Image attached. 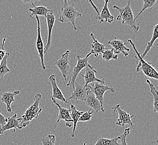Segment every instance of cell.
I'll use <instances>...</instances> for the list:
<instances>
[{"label":"cell","mask_w":158,"mask_h":145,"mask_svg":"<svg viewBox=\"0 0 158 145\" xmlns=\"http://www.w3.org/2000/svg\"><path fill=\"white\" fill-rule=\"evenodd\" d=\"M41 100L42 94L37 93L35 96L34 102L27 109L24 115L18 118L19 120L20 121V125L22 129L27 127L34 119L38 118L39 117L40 113L42 111V108L40 107V103Z\"/></svg>","instance_id":"6da1fadb"},{"label":"cell","mask_w":158,"mask_h":145,"mask_svg":"<svg viewBox=\"0 0 158 145\" xmlns=\"http://www.w3.org/2000/svg\"><path fill=\"white\" fill-rule=\"evenodd\" d=\"M113 9L118 11L119 15L117 18V20H121L122 24L127 25L137 33L139 30V26L136 24L134 18V14L130 6V0H128L127 5L123 7H119L116 5L113 6Z\"/></svg>","instance_id":"7a4b0ae2"},{"label":"cell","mask_w":158,"mask_h":145,"mask_svg":"<svg viewBox=\"0 0 158 145\" xmlns=\"http://www.w3.org/2000/svg\"><path fill=\"white\" fill-rule=\"evenodd\" d=\"M128 42L132 46L134 51L136 54V55L135 56V58L137 59V61H139V63L137 64V67L136 68V72H139L140 70H141L143 73L148 78L154 79L155 80H158V72L155 68L152 67V64L150 63L146 62V61H144L143 58L141 57V54L137 51V49L136 48L135 45L132 40H128Z\"/></svg>","instance_id":"3957f363"},{"label":"cell","mask_w":158,"mask_h":145,"mask_svg":"<svg viewBox=\"0 0 158 145\" xmlns=\"http://www.w3.org/2000/svg\"><path fill=\"white\" fill-rule=\"evenodd\" d=\"M81 16V13L78 11L73 4H67L62 7L61 15L58 20L62 22H71L74 30H77L78 27L75 25V20L77 17H80Z\"/></svg>","instance_id":"277c9868"},{"label":"cell","mask_w":158,"mask_h":145,"mask_svg":"<svg viewBox=\"0 0 158 145\" xmlns=\"http://www.w3.org/2000/svg\"><path fill=\"white\" fill-rule=\"evenodd\" d=\"M90 88L92 92L94 93L95 97L97 98L98 100L99 101L102 109V112H105V109L104 108V94L106 91H110L112 93H114L116 92L115 89L112 87H109L108 85L100 83L98 82H94L91 84L88 85Z\"/></svg>","instance_id":"5b68a950"},{"label":"cell","mask_w":158,"mask_h":145,"mask_svg":"<svg viewBox=\"0 0 158 145\" xmlns=\"http://www.w3.org/2000/svg\"><path fill=\"white\" fill-rule=\"evenodd\" d=\"M90 55L91 54L90 53H89L84 58L80 57L79 55L76 56V59H77V62L76 64V66L73 67V72H72L71 78L67 84V86H69L71 84L73 85V91L75 89V83H76L77 76L79 75L80 72L89 64L88 63V59Z\"/></svg>","instance_id":"8992f818"},{"label":"cell","mask_w":158,"mask_h":145,"mask_svg":"<svg viewBox=\"0 0 158 145\" xmlns=\"http://www.w3.org/2000/svg\"><path fill=\"white\" fill-rule=\"evenodd\" d=\"M113 111L117 112L118 115V118L116 121V124L117 126L119 127H124L126 124H129L131 127L133 126L132 122L131 121V118L134 117V115H130L125 110L121 108L120 104H117L115 107L112 108Z\"/></svg>","instance_id":"52a82bcc"},{"label":"cell","mask_w":158,"mask_h":145,"mask_svg":"<svg viewBox=\"0 0 158 145\" xmlns=\"http://www.w3.org/2000/svg\"><path fill=\"white\" fill-rule=\"evenodd\" d=\"M70 52L66 50L65 53L62 55L59 59L55 62V65L58 67V69L61 72L62 76L65 82L67 81V76L70 69V64L69 57Z\"/></svg>","instance_id":"ba28073f"},{"label":"cell","mask_w":158,"mask_h":145,"mask_svg":"<svg viewBox=\"0 0 158 145\" xmlns=\"http://www.w3.org/2000/svg\"><path fill=\"white\" fill-rule=\"evenodd\" d=\"M35 18L37 21V38L36 41V48L39 54V57L40 59V67L43 69L46 70V67L44 64V44L43 41L42 35H41V31H40V18L38 16H35Z\"/></svg>","instance_id":"9c48e42d"},{"label":"cell","mask_w":158,"mask_h":145,"mask_svg":"<svg viewBox=\"0 0 158 145\" xmlns=\"http://www.w3.org/2000/svg\"><path fill=\"white\" fill-rule=\"evenodd\" d=\"M17 129L22 130L20 125V121L18 118V115L15 113L9 118H7L5 124L0 127V136L8 130H11L12 133H15Z\"/></svg>","instance_id":"30bf717a"},{"label":"cell","mask_w":158,"mask_h":145,"mask_svg":"<svg viewBox=\"0 0 158 145\" xmlns=\"http://www.w3.org/2000/svg\"><path fill=\"white\" fill-rule=\"evenodd\" d=\"M97 73V70L94 68V67L91 66L90 64H89L87 67L85 68V74L83 75L81 74V76L84 79L85 84L84 87H86L89 84H91L94 82H98L100 83L104 84V79H99L95 76V74Z\"/></svg>","instance_id":"8fae6325"},{"label":"cell","mask_w":158,"mask_h":145,"mask_svg":"<svg viewBox=\"0 0 158 145\" xmlns=\"http://www.w3.org/2000/svg\"><path fill=\"white\" fill-rule=\"evenodd\" d=\"M52 102L57 106L59 113H58V118L57 120V123H58L61 120H64L66 122V126L68 127H71L73 126V120L70 116L69 109L64 108L56 102V100L53 98H51Z\"/></svg>","instance_id":"7c38bea8"},{"label":"cell","mask_w":158,"mask_h":145,"mask_svg":"<svg viewBox=\"0 0 158 145\" xmlns=\"http://www.w3.org/2000/svg\"><path fill=\"white\" fill-rule=\"evenodd\" d=\"M49 82L47 83H49L51 85L52 88V96L51 97V98L60 100L64 103H68V101L64 97V94L62 93L60 88H59L57 85L56 76L54 74H52L49 77Z\"/></svg>","instance_id":"4fadbf2b"},{"label":"cell","mask_w":158,"mask_h":145,"mask_svg":"<svg viewBox=\"0 0 158 145\" xmlns=\"http://www.w3.org/2000/svg\"><path fill=\"white\" fill-rule=\"evenodd\" d=\"M46 18L47 20V27H48V39H47V44L44 49V53L47 54L48 50L51 45L52 30H53V28L56 21V18L53 14V11L48 13L47 15Z\"/></svg>","instance_id":"5bb4252c"},{"label":"cell","mask_w":158,"mask_h":145,"mask_svg":"<svg viewBox=\"0 0 158 145\" xmlns=\"http://www.w3.org/2000/svg\"><path fill=\"white\" fill-rule=\"evenodd\" d=\"M108 44L112 47L113 52L115 54L117 55L122 53L124 55L125 57H127L129 55V52L130 49L126 46V44L121 40L115 39L108 42Z\"/></svg>","instance_id":"9a60e30c"},{"label":"cell","mask_w":158,"mask_h":145,"mask_svg":"<svg viewBox=\"0 0 158 145\" xmlns=\"http://www.w3.org/2000/svg\"><path fill=\"white\" fill-rule=\"evenodd\" d=\"M86 87L88 88V94L84 100L86 104L89 107H90L91 109H94L96 113L102 111V109L99 101L98 100L94 93L92 92L89 86L88 85Z\"/></svg>","instance_id":"2e32d148"},{"label":"cell","mask_w":158,"mask_h":145,"mask_svg":"<svg viewBox=\"0 0 158 145\" xmlns=\"http://www.w3.org/2000/svg\"><path fill=\"white\" fill-rule=\"evenodd\" d=\"M20 91H13L11 92H6L2 93L1 100L4 103L6 107V110L8 113L12 111V104L15 101V97L20 94Z\"/></svg>","instance_id":"e0dca14e"},{"label":"cell","mask_w":158,"mask_h":145,"mask_svg":"<svg viewBox=\"0 0 158 145\" xmlns=\"http://www.w3.org/2000/svg\"><path fill=\"white\" fill-rule=\"evenodd\" d=\"M75 85L76 87H75L73 93L67 100V101L70 100L84 101L88 94V88L77 83H75Z\"/></svg>","instance_id":"ac0fdd59"},{"label":"cell","mask_w":158,"mask_h":145,"mask_svg":"<svg viewBox=\"0 0 158 145\" xmlns=\"http://www.w3.org/2000/svg\"><path fill=\"white\" fill-rule=\"evenodd\" d=\"M110 2V0H104V5L99 13L98 18L99 19V24L102 22H108L111 24L114 21V17L110 13L108 4Z\"/></svg>","instance_id":"d6986e66"},{"label":"cell","mask_w":158,"mask_h":145,"mask_svg":"<svg viewBox=\"0 0 158 145\" xmlns=\"http://www.w3.org/2000/svg\"><path fill=\"white\" fill-rule=\"evenodd\" d=\"M90 36L93 40V42L90 45L91 47V52H90L89 53L91 55H94L95 57H98L99 55L101 54H102L103 52L106 48L105 47L104 45L99 42L96 39V38H95V37L93 33H90Z\"/></svg>","instance_id":"ffe728a7"},{"label":"cell","mask_w":158,"mask_h":145,"mask_svg":"<svg viewBox=\"0 0 158 145\" xmlns=\"http://www.w3.org/2000/svg\"><path fill=\"white\" fill-rule=\"evenodd\" d=\"M69 111H70L71 117L73 120V130L71 136L72 137H74L75 131H76V126L78 123L79 118L84 112L78 111L76 108V106L73 104L70 105Z\"/></svg>","instance_id":"44dd1931"},{"label":"cell","mask_w":158,"mask_h":145,"mask_svg":"<svg viewBox=\"0 0 158 145\" xmlns=\"http://www.w3.org/2000/svg\"><path fill=\"white\" fill-rule=\"evenodd\" d=\"M31 4L34 7L33 9H28V11L31 12L30 17L31 18L34 19V16L35 17V16H44L46 18L47 15L48 13L53 12L52 10H49L44 6H35L33 3H32Z\"/></svg>","instance_id":"7402d4cb"},{"label":"cell","mask_w":158,"mask_h":145,"mask_svg":"<svg viewBox=\"0 0 158 145\" xmlns=\"http://www.w3.org/2000/svg\"><path fill=\"white\" fill-rule=\"evenodd\" d=\"M158 24H156L155 26L154 27L153 29V33H152V36L150 41L148 42V44L146 46V48L145 49L144 52H143V54L141 55V57L143 58L146 56V54L149 53L150 49L153 47V44L156 41V40L158 39Z\"/></svg>","instance_id":"603a6c76"},{"label":"cell","mask_w":158,"mask_h":145,"mask_svg":"<svg viewBox=\"0 0 158 145\" xmlns=\"http://www.w3.org/2000/svg\"><path fill=\"white\" fill-rule=\"evenodd\" d=\"M146 83L149 85L151 93L152 94L154 102H153V108L154 112H158V91L155 87V86L152 84L149 79L146 80Z\"/></svg>","instance_id":"cb8c5ba5"},{"label":"cell","mask_w":158,"mask_h":145,"mask_svg":"<svg viewBox=\"0 0 158 145\" xmlns=\"http://www.w3.org/2000/svg\"><path fill=\"white\" fill-rule=\"evenodd\" d=\"M119 139V136L113 139H106L104 137L98 138L94 145H120L118 141Z\"/></svg>","instance_id":"d4e9b609"},{"label":"cell","mask_w":158,"mask_h":145,"mask_svg":"<svg viewBox=\"0 0 158 145\" xmlns=\"http://www.w3.org/2000/svg\"><path fill=\"white\" fill-rule=\"evenodd\" d=\"M10 53H6L2 61L0 63V78H3L4 76L10 72L7 67V59L9 57Z\"/></svg>","instance_id":"484cf974"},{"label":"cell","mask_w":158,"mask_h":145,"mask_svg":"<svg viewBox=\"0 0 158 145\" xmlns=\"http://www.w3.org/2000/svg\"><path fill=\"white\" fill-rule=\"evenodd\" d=\"M158 0H143V6L142 9L141 10L139 13L137 14V15L134 18L135 20H136L140 15L143 13V11H145V10L146 9L150 10V11H152V9L154 8V7L155 6V3Z\"/></svg>","instance_id":"4316f807"},{"label":"cell","mask_w":158,"mask_h":145,"mask_svg":"<svg viewBox=\"0 0 158 145\" xmlns=\"http://www.w3.org/2000/svg\"><path fill=\"white\" fill-rule=\"evenodd\" d=\"M102 57L104 61L108 62L111 59L117 60L118 59V55L114 54L113 49H109L106 48L102 53Z\"/></svg>","instance_id":"83f0119b"},{"label":"cell","mask_w":158,"mask_h":145,"mask_svg":"<svg viewBox=\"0 0 158 145\" xmlns=\"http://www.w3.org/2000/svg\"><path fill=\"white\" fill-rule=\"evenodd\" d=\"M56 136L50 134L42 139V145H55Z\"/></svg>","instance_id":"f1b7e54d"},{"label":"cell","mask_w":158,"mask_h":145,"mask_svg":"<svg viewBox=\"0 0 158 145\" xmlns=\"http://www.w3.org/2000/svg\"><path fill=\"white\" fill-rule=\"evenodd\" d=\"M93 110L90 109L87 112H84L81 116L80 117L79 119V122H89L91 120L92 116H93Z\"/></svg>","instance_id":"f546056e"},{"label":"cell","mask_w":158,"mask_h":145,"mask_svg":"<svg viewBox=\"0 0 158 145\" xmlns=\"http://www.w3.org/2000/svg\"><path fill=\"white\" fill-rule=\"evenodd\" d=\"M130 128H126L124 130L123 133L121 135L119 136V139L121 141L120 145H128L127 143V136L130 134Z\"/></svg>","instance_id":"4dcf8cb0"},{"label":"cell","mask_w":158,"mask_h":145,"mask_svg":"<svg viewBox=\"0 0 158 145\" xmlns=\"http://www.w3.org/2000/svg\"><path fill=\"white\" fill-rule=\"evenodd\" d=\"M6 41V38H3V40H2V45H1V48L0 49V63L1 62V61H2L3 57L6 54V52L3 48V46H4L5 44Z\"/></svg>","instance_id":"1f68e13d"},{"label":"cell","mask_w":158,"mask_h":145,"mask_svg":"<svg viewBox=\"0 0 158 145\" xmlns=\"http://www.w3.org/2000/svg\"><path fill=\"white\" fill-rule=\"evenodd\" d=\"M7 121V118H6L1 113H0V126H2L5 124Z\"/></svg>","instance_id":"d6a6232c"},{"label":"cell","mask_w":158,"mask_h":145,"mask_svg":"<svg viewBox=\"0 0 158 145\" xmlns=\"http://www.w3.org/2000/svg\"><path fill=\"white\" fill-rule=\"evenodd\" d=\"M89 2L90 3V4L91 5V6H93V9L95 10V12H97V17L99 15V10L98 9L97 7V6H95L94 5V3H93V1L92 0H88Z\"/></svg>","instance_id":"836d02e7"},{"label":"cell","mask_w":158,"mask_h":145,"mask_svg":"<svg viewBox=\"0 0 158 145\" xmlns=\"http://www.w3.org/2000/svg\"><path fill=\"white\" fill-rule=\"evenodd\" d=\"M21 1L24 3H33L34 1H38L41 0H21Z\"/></svg>","instance_id":"e575fe53"},{"label":"cell","mask_w":158,"mask_h":145,"mask_svg":"<svg viewBox=\"0 0 158 145\" xmlns=\"http://www.w3.org/2000/svg\"><path fill=\"white\" fill-rule=\"evenodd\" d=\"M62 1L64 2V6H65V5H66L68 4V3H67L68 0H62Z\"/></svg>","instance_id":"d590c367"},{"label":"cell","mask_w":158,"mask_h":145,"mask_svg":"<svg viewBox=\"0 0 158 145\" xmlns=\"http://www.w3.org/2000/svg\"><path fill=\"white\" fill-rule=\"evenodd\" d=\"M87 143H88V142H85L84 143V145H86V144H87Z\"/></svg>","instance_id":"8d00e7d4"}]
</instances>
